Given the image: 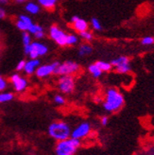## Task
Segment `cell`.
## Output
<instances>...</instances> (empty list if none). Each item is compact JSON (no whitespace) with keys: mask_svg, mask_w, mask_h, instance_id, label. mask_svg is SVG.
I'll list each match as a JSON object with an SVG mask.
<instances>
[{"mask_svg":"<svg viewBox=\"0 0 154 155\" xmlns=\"http://www.w3.org/2000/svg\"><path fill=\"white\" fill-rule=\"evenodd\" d=\"M67 34L64 30L60 28L58 25H52L50 26L48 29V36L51 40L55 43L57 45L61 46H66V39H67Z\"/></svg>","mask_w":154,"mask_h":155,"instance_id":"ba28073f","label":"cell"},{"mask_svg":"<svg viewBox=\"0 0 154 155\" xmlns=\"http://www.w3.org/2000/svg\"><path fill=\"white\" fill-rule=\"evenodd\" d=\"M58 64H59V61H53V63H50V64H41L37 68L34 75L38 79H42V80L47 79V78H49L52 75H55V71H56Z\"/></svg>","mask_w":154,"mask_h":155,"instance_id":"8fae6325","label":"cell"},{"mask_svg":"<svg viewBox=\"0 0 154 155\" xmlns=\"http://www.w3.org/2000/svg\"><path fill=\"white\" fill-rule=\"evenodd\" d=\"M125 104V98L122 93L116 88H108L105 91L102 106L107 113H116Z\"/></svg>","mask_w":154,"mask_h":155,"instance_id":"6da1fadb","label":"cell"},{"mask_svg":"<svg viewBox=\"0 0 154 155\" xmlns=\"http://www.w3.org/2000/svg\"><path fill=\"white\" fill-rule=\"evenodd\" d=\"M28 32L31 34L36 40H42V39H44L45 36L44 28L41 25L35 24V23H33V24L30 26V28L28 30Z\"/></svg>","mask_w":154,"mask_h":155,"instance_id":"9a60e30c","label":"cell"},{"mask_svg":"<svg viewBox=\"0 0 154 155\" xmlns=\"http://www.w3.org/2000/svg\"><path fill=\"white\" fill-rule=\"evenodd\" d=\"M80 70V65L77 61L68 60L63 63H59L55 75L57 76H75Z\"/></svg>","mask_w":154,"mask_h":155,"instance_id":"5b68a950","label":"cell"},{"mask_svg":"<svg viewBox=\"0 0 154 155\" xmlns=\"http://www.w3.org/2000/svg\"><path fill=\"white\" fill-rule=\"evenodd\" d=\"M80 42V36L75 33H68L66 39V46L77 45Z\"/></svg>","mask_w":154,"mask_h":155,"instance_id":"7402d4cb","label":"cell"},{"mask_svg":"<svg viewBox=\"0 0 154 155\" xmlns=\"http://www.w3.org/2000/svg\"><path fill=\"white\" fill-rule=\"evenodd\" d=\"M102 101H103L102 97H95V102H96V103H100V102H102Z\"/></svg>","mask_w":154,"mask_h":155,"instance_id":"d6a6232c","label":"cell"},{"mask_svg":"<svg viewBox=\"0 0 154 155\" xmlns=\"http://www.w3.org/2000/svg\"><path fill=\"white\" fill-rule=\"evenodd\" d=\"M72 129L70 125L63 120L51 122L48 127V134L56 142L65 140L71 137Z\"/></svg>","mask_w":154,"mask_h":155,"instance_id":"7a4b0ae2","label":"cell"},{"mask_svg":"<svg viewBox=\"0 0 154 155\" xmlns=\"http://www.w3.org/2000/svg\"><path fill=\"white\" fill-rule=\"evenodd\" d=\"M48 51V45L41 42L40 40L33 41L29 46H28L27 48H24L25 54L28 56L29 59H39L47 55Z\"/></svg>","mask_w":154,"mask_h":155,"instance_id":"277c9868","label":"cell"},{"mask_svg":"<svg viewBox=\"0 0 154 155\" xmlns=\"http://www.w3.org/2000/svg\"><path fill=\"white\" fill-rule=\"evenodd\" d=\"M108 123H109V117L107 115H103L100 118V124L102 126H107Z\"/></svg>","mask_w":154,"mask_h":155,"instance_id":"f546056e","label":"cell"},{"mask_svg":"<svg viewBox=\"0 0 154 155\" xmlns=\"http://www.w3.org/2000/svg\"><path fill=\"white\" fill-rule=\"evenodd\" d=\"M89 24H90L91 28L93 29L94 31H97V32L101 31L102 28H103V26L101 24L100 20H99L98 18H97V17H93V18H92L91 21L89 22Z\"/></svg>","mask_w":154,"mask_h":155,"instance_id":"44dd1931","label":"cell"},{"mask_svg":"<svg viewBox=\"0 0 154 155\" xmlns=\"http://www.w3.org/2000/svg\"><path fill=\"white\" fill-rule=\"evenodd\" d=\"M14 99V94L10 91H3L0 92V104L9 103Z\"/></svg>","mask_w":154,"mask_h":155,"instance_id":"ffe728a7","label":"cell"},{"mask_svg":"<svg viewBox=\"0 0 154 155\" xmlns=\"http://www.w3.org/2000/svg\"><path fill=\"white\" fill-rule=\"evenodd\" d=\"M1 36H2V33H1V30H0V40H1Z\"/></svg>","mask_w":154,"mask_h":155,"instance_id":"e575fe53","label":"cell"},{"mask_svg":"<svg viewBox=\"0 0 154 155\" xmlns=\"http://www.w3.org/2000/svg\"><path fill=\"white\" fill-rule=\"evenodd\" d=\"M53 101L58 106H64L66 103V99L63 94H56L53 97Z\"/></svg>","mask_w":154,"mask_h":155,"instance_id":"484cf974","label":"cell"},{"mask_svg":"<svg viewBox=\"0 0 154 155\" xmlns=\"http://www.w3.org/2000/svg\"><path fill=\"white\" fill-rule=\"evenodd\" d=\"M141 45L144 46H151L154 45V37L152 36H145L140 41Z\"/></svg>","mask_w":154,"mask_h":155,"instance_id":"83f0119b","label":"cell"},{"mask_svg":"<svg viewBox=\"0 0 154 155\" xmlns=\"http://www.w3.org/2000/svg\"><path fill=\"white\" fill-rule=\"evenodd\" d=\"M113 69L119 74H128L132 71V65L130 61L127 56H118L111 61Z\"/></svg>","mask_w":154,"mask_h":155,"instance_id":"9c48e42d","label":"cell"},{"mask_svg":"<svg viewBox=\"0 0 154 155\" xmlns=\"http://www.w3.org/2000/svg\"><path fill=\"white\" fill-rule=\"evenodd\" d=\"M80 140L70 137L65 140H61L56 143L54 151L56 155H75L80 148Z\"/></svg>","mask_w":154,"mask_h":155,"instance_id":"3957f363","label":"cell"},{"mask_svg":"<svg viewBox=\"0 0 154 155\" xmlns=\"http://www.w3.org/2000/svg\"><path fill=\"white\" fill-rule=\"evenodd\" d=\"M96 64H97V66L101 69V71L103 73L105 72H110L112 69H113V66H112V64L111 61H96Z\"/></svg>","mask_w":154,"mask_h":155,"instance_id":"603a6c76","label":"cell"},{"mask_svg":"<svg viewBox=\"0 0 154 155\" xmlns=\"http://www.w3.org/2000/svg\"><path fill=\"white\" fill-rule=\"evenodd\" d=\"M7 16V12L5 11L4 8L1 7V5H0V20H2V19H5Z\"/></svg>","mask_w":154,"mask_h":155,"instance_id":"4dcf8cb0","label":"cell"},{"mask_svg":"<svg viewBox=\"0 0 154 155\" xmlns=\"http://www.w3.org/2000/svg\"><path fill=\"white\" fill-rule=\"evenodd\" d=\"M93 51H94V48H93V46H92V45L90 43H85V42L80 44L78 48V54L80 57L90 56L91 54L93 53Z\"/></svg>","mask_w":154,"mask_h":155,"instance_id":"2e32d148","label":"cell"},{"mask_svg":"<svg viewBox=\"0 0 154 155\" xmlns=\"http://www.w3.org/2000/svg\"><path fill=\"white\" fill-rule=\"evenodd\" d=\"M10 2V0H0V5H7Z\"/></svg>","mask_w":154,"mask_h":155,"instance_id":"836d02e7","label":"cell"},{"mask_svg":"<svg viewBox=\"0 0 154 155\" xmlns=\"http://www.w3.org/2000/svg\"><path fill=\"white\" fill-rule=\"evenodd\" d=\"M32 24H33L32 19L30 18V16L26 14H19L16 21H15V27L22 32L28 31Z\"/></svg>","mask_w":154,"mask_h":155,"instance_id":"4fadbf2b","label":"cell"},{"mask_svg":"<svg viewBox=\"0 0 154 155\" xmlns=\"http://www.w3.org/2000/svg\"><path fill=\"white\" fill-rule=\"evenodd\" d=\"M92 131V125L88 121H83L79 123L73 130L71 133V137L78 139V140H82L86 138Z\"/></svg>","mask_w":154,"mask_h":155,"instance_id":"30bf717a","label":"cell"},{"mask_svg":"<svg viewBox=\"0 0 154 155\" xmlns=\"http://www.w3.org/2000/svg\"><path fill=\"white\" fill-rule=\"evenodd\" d=\"M87 69H88L89 74L93 77L94 79H99V78H100L102 76V74H103V72L101 71V69L97 66V64L96 63L89 64Z\"/></svg>","mask_w":154,"mask_h":155,"instance_id":"d6986e66","label":"cell"},{"mask_svg":"<svg viewBox=\"0 0 154 155\" xmlns=\"http://www.w3.org/2000/svg\"><path fill=\"white\" fill-rule=\"evenodd\" d=\"M33 41H32V35L28 31L22 32V44H23V48H27L28 46L30 45Z\"/></svg>","mask_w":154,"mask_h":155,"instance_id":"cb8c5ba5","label":"cell"},{"mask_svg":"<svg viewBox=\"0 0 154 155\" xmlns=\"http://www.w3.org/2000/svg\"><path fill=\"white\" fill-rule=\"evenodd\" d=\"M10 85V81L8 79L2 75L0 74V92H3V91H7L8 87Z\"/></svg>","mask_w":154,"mask_h":155,"instance_id":"4316f807","label":"cell"},{"mask_svg":"<svg viewBox=\"0 0 154 155\" xmlns=\"http://www.w3.org/2000/svg\"><path fill=\"white\" fill-rule=\"evenodd\" d=\"M10 84L11 85L12 89L17 93V94H23L28 88V81L25 76H22L19 73L12 74L9 79Z\"/></svg>","mask_w":154,"mask_h":155,"instance_id":"52a82bcc","label":"cell"},{"mask_svg":"<svg viewBox=\"0 0 154 155\" xmlns=\"http://www.w3.org/2000/svg\"><path fill=\"white\" fill-rule=\"evenodd\" d=\"M57 87L61 94L70 95L75 91L76 80L74 76H59L57 81Z\"/></svg>","mask_w":154,"mask_h":155,"instance_id":"8992f818","label":"cell"},{"mask_svg":"<svg viewBox=\"0 0 154 155\" xmlns=\"http://www.w3.org/2000/svg\"><path fill=\"white\" fill-rule=\"evenodd\" d=\"M37 3L41 6V8L48 11H51L55 9L59 0H36Z\"/></svg>","mask_w":154,"mask_h":155,"instance_id":"ac0fdd59","label":"cell"},{"mask_svg":"<svg viewBox=\"0 0 154 155\" xmlns=\"http://www.w3.org/2000/svg\"><path fill=\"white\" fill-rule=\"evenodd\" d=\"M16 4H26L27 2L30 1V0H13Z\"/></svg>","mask_w":154,"mask_h":155,"instance_id":"1f68e13d","label":"cell"},{"mask_svg":"<svg viewBox=\"0 0 154 155\" xmlns=\"http://www.w3.org/2000/svg\"><path fill=\"white\" fill-rule=\"evenodd\" d=\"M70 22H71L72 28L78 33H80L82 31L88 30L89 27H90L89 22H87L85 19L80 17L79 15H73V16L71 17Z\"/></svg>","mask_w":154,"mask_h":155,"instance_id":"7c38bea8","label":"cell"},{"mask_svg":"<svg viewBox=\"0 0 154 155\" xmlns=\"http://www.w3.org/2000/svg\"><path fill=\"white\" fill-rule=\"evenodd\" d=\"M40 65H41L40 59H28V61H26V64L23 72L27 76H32L35 74L37 68Z\"/></svg>","mask_w":154,"mask_h":155,"instance_id":"5bb4252c","label":"cell"},{"mask_svg":"<svg viewBox=\"0 0 154 155\" xmlns=\"http://www.w3.org/2000/svg\"><path fill=\"white\" fill-rule=\"evenodd\" d=\"M25 64H26V61L25 60H21L19 61L17 64H16V71L17 72H21L24 70V67H25Z\"/></svg>","mask_w":154,"mask_h":155,"instance_id":"f1b7e54d","label":"cell"},{"mask_svg":"<svg viewBox=\"0 0 154 155\" xmlns=\"http://www.w3.org/2000/svg\"><path fill=\"white\" fill-rule=\"evenodd\" d=\"M79 36H80V39H81V40L85 43H91L94 40V34L89 29L79 33Z\"/></svg>","mask_w":154,"mask_h":155,"instance_id":"d4e9b609","label":"cell"},{"mask_svg":"<svg viewBox=\"0 0 154 155\" xmlns=\"http://www.w3.org/2000/svg\"><path fill=\"white\" fill-rule=\"evenodd\" d=\"M25 11L31 15L38 14L41 11V6L38 4L37 2L34 1H28L25 4Z\"/></svg>","mask_w":154,"mask_h":155,"instance_id":"e0dca14e","label":"cell"}]
</instances>
